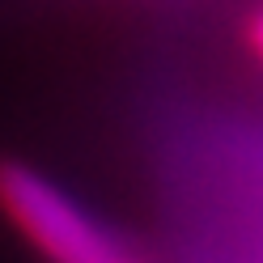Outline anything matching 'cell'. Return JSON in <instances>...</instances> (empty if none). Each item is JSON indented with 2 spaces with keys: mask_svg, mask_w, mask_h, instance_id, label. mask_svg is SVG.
Instances as JSON below:
<instances>
[{
  "mask_svg": "<svg viewBox=\"0 0 263 263\" xmlns=\"http://www.w3.org/2000/svg\"><path fill=\"white\" fill-rule=\"evenodd\" d=\"M0 212L47 263H132L85 204L26 161H0Z\"/></svg>",
  "mask_w": 263,
  "mask_h": 263,
  "instance_id": "obj_1",
  "label": "cell"
},
{
  "mask_svg": "<svg viewBox=\"0 0 263 263\" xmlns=\"http://www.w3.org/2000/svg\"><path fill=\"white\" fill-rule=\"evenodd\" d=\"M246 39H251V47H255V55H263V9L251 17V26H246Z\"/></svg>",
  "mask_w": 263,
  "mask_h": 263,
  "instance_id": "obj_2",
  "label": "cell"
},
{
  "mask_svg": "<svg viewBox=\"0 0 263 263\" xmlns=\"http://www.w3.org/2000/svg\"><path fill=\"white\" fill-rule=\"evenodd\" d=\"M132 263H136V259H132Z\"/></svg>",
  "mask_w": 263,
  "mask_h": 263,
  "instance_id": "obj_3",
  "label": "cell"
}]
</instances>
